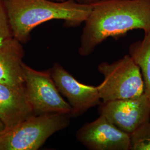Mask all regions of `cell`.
Instances as JSON below:
<instances>
[{
  "mask_svg": "<svg viewBox=\"0 0 150 150\" xmlns=\"http://www.w3.org/2000/svg\"><path fill=\"white\" fill-rule=\"evenodd\" d=\"M71 115L51 113L31 116L6 129L0 136V150H37L56 132L67 127Z\"/></svg>",
  "mask_w": 150,
  "mask_h": 150,
  "instance_id": "3957f363",
  "label": "cell"
},
{
  "mask_svg": "<svg viewBox=\"0 0 150 150\" xmlns=\"http://www.w3.org/2000/svg\"><path fill=\"white\" fill-rule=\"evenodd\" d=\"M21 43L15 38L0 43V83L25 87Z\"/></svg>",
  "mask_w": 150,
  "mask_h": 150,
  "instance_id": "30bf717a",
  "label": "cell"
},
{
  "mask_svg": "<svg viewBox=\"0 0 150 150\" xmlns=\"http://www.w3.org/2000/svg\"><path fill=\"white\" fill-rule=\"evenodd\" d=\"M50 1H59V2H64L66 1L67 0H50Z\"/></svg>",
  "mask_w": 150,
  "mask_h": 150,
  "instance_id": "2e32d148",
  "label": "cell"
},
{
  "mask_svg": "<svg viewBox=\"0 0 150 150\" xmlns=\"http://www.w3.org/2000/svg\"><path fill=\"white\" fill-rule=\"evenodd\" d=\"M33 115L25 87L0 83V118L6 129H11Z\"/></svg>",
  "mask_w": 150,
  "mask_h": 150,
  "instance_id": "9c48e42d",
  "label": "cell"
},
{
  "mask_svg": "<svg viewBox=\"0 0 150 150\" xmlns=\"http://www.w3.org/2000/svg\"><path fill=\"white\" fill-rule=\"evenodd\" d=\"M102 0H78L79 2L82 4H92L97 2L100 1Z\"/></svg>",
  "mask_w": 150,
  "mask_h": 150,
  "instance_id": "5bb4252c",
  "label": "cell"
},
{
  "mask_svg": "<svg viewBox=\"0 0 150 150\" xmlns=\"http://www.w3.org/2000/svg\"><path fill=\"white\" fill-rule=\"evenodd\" d=\"M129 55L138 65L142 76L145 93L150 99V32L142 40L131 44Z\"/></svg>",
  "mask_w": 150,
  "mask_h": 150,
  "instance_id": "8fae6325",
  "label": "cell"
},
{
  "mask_svg": "<svg viewBox=\"0 0 150 150\" xmlns=\"http://www.w3.org/2000/svg\"><path fill=\"white\" fill-rule=\"evenodd\" d=\"M13 38L21 43L30 38L38 25L52 20H62L68 26L85 22L91 13L92 4L72 0H4Z\"/></svg>",
  "mask_w": 150,
  "mask_h": 150,
  "instance_id": "7a4b0ae2",
  "label": "cell"
},
{
  "mask_svg": "<svg viewBox=\"0 0 150 150\" xmlns=\"http://www.w3.org/2000/svg\"><path fill=\"white\" fill-rule=\"evenodd\" d=\"M25 87L34 115L61 113L71 115L72 107L62 97L50 70L39 71L23 63Z\"/></svg>",
  "mask_w": 150,
  "mask_h": 150,
  "instance_id": "5b68a950",
  "label": "cell"
},
{
  "mask_svg": "<svg viewBox=\"0 0 150 150\" xmlns=\"http://www.w3.org/2000/svg\"><path fill=\"white\" fill-rule=\"evenodd\" d=\"M13 38L4 0H0V43Z\"/></svg>",
  "mask_w": 150,
  "mask_h": 150,
  "instance_id": "4fadbf2b",
  "label": "cell"
},
{
  "mask_svg": "<svg viewBox=\"0 0 150 150\" xmlns=\"http://www.w3.org/2000/svg\"><path fill=\"white\" fill-rule=\"evenodd\" d=\"M6 129L5 125L3 122V121L0 118V136L3 134Z\"/></svg>",
  "mask_w": 150,
  "mask_h": 150,
  "instance_id": "9a60e30c",
  "label": "cell"
},
{
  "mask_svg": "<svg viewBox=\"0 0 150 150\" xmlns=\"http://www.w3.org/2000/svg\"><path fill=\"white\" fill-rule=\"evenodd\" d=\"M50 70L58 90L67 98L72 107L71 117L80 116L92 107L101 104L97 86L81 83L59 63L54 64Z\"/></svg>",
  "mask_w": 150,
  "mask_h": 150,
  "instance_id": "52a82bcc",
  "label": "cell"
},
{
  "mask_svg": "<svg viewBox=\"0 0 150 150\" xmlns=\"http://www.w3.org/2000/svg\"><path fill=\"white\" fill-rule=\"evenodd\" d=\"M99 112L118 129L131 134L150 121V99L144 93L136 97L103 102Z\"/></svg>",
  "mask_w": 150,
  "mask_h": 150,
  "instance_id": "8992f818",
  "label": "cell"
},
{
  "mask_svg": "<svg viewBox=\"0 0 150 150\" xmlns=\"http://www.w3.org/2000/svg\"><path fill=\"white\" fill-rule=\"evenodd\" d=\"M76 137L89 150H129L131 148L130 134L102 115L82 126L77 132Z\"/></svg>",
  "mask_w": 150,
  "mask_h": 150,
  "instance_id": "ba28073f",
  "label": "cell"
},
{
  "mask_svg": "<svg viewBox=\"0 0 150 150\" xmlns=\"http://www.w3.org/2000/svg\"><path fill=\"white\" fill-rule=\"evenodd\" d=\"M130 150H150V121L142 124L130 134Z\"/></svg>",
  "mask_w": 150,
  "mask_h": 150,
  "instance_id": "7c38bea8",
  "label": "cell"
},
{
  "mask_svg": "<svg viewBox=\"0 0 150 150\" xmlns=\"http://www.w3.org/2000/svg\"><path fill=\"white\" fill-rule=\"evenodd\" d=\"M92 5L81 36V56L91 54L107 38L135 29L150 32V0H102Z\"/></svg>",
  "mask_w": 150,
  "mask_h": 150,
  "instance_id": "6da1fadb",
  "label": "cell"
},
{
  "mask_svg": "<svg viewBox=\"0 0 150 150\" xmlns=\"http://www.w3.org/2000/svg\"><path fill=\"white\" fill-rule=\"evenodd\" d=\"M97 69L103 76V81L97 86L103 102L134 98L145 93L141 70L129 54L111 64L102 62Z\"/></svg>",
  "mask_w": 150,
  "mask_h": 150,
  "instance_id": "277c9868",
  "label": "cell"
}]
</instances>
